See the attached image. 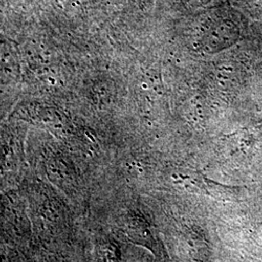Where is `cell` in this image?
<instances>
[{
    "mask_svg": "<svg viewBox=\"0 0 262 262\" xmlns=\"http://www.w3.org/2000/svg\"><path fill=\"white\" fill-rule=\"evenodd\" d=\"M123 232L134 243L140 244L152 251L154 235L152 228L147 219L136 212H131L125 216L123 224Z\"/></svg>",
    "mask_w": 262,
    "mask_h": 262,
    "instance_id": "1",
    "label": "cell"
},
{
    "mask_svg": "<svg viewBox=\"0 0 262 262\" xmlns=\"http://www.w3.org/2000/svg\"><path fill=\"white\" fill-rule=\"evenodd\" d=\"M98 262H121V250L119 246L111 241H106L98 247Z\"/></svg>",
    "mask_w": 262,
    "mask_h": 262,
    "instance_id": "2",
    "label": "cell"
}]
</instances>
